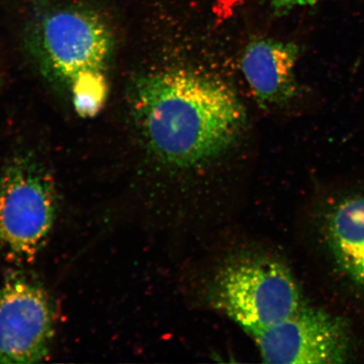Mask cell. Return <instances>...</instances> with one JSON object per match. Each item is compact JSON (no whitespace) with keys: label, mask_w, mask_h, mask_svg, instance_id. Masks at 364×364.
Here are the masks:
<instances>
[{"label":"cell","mask_w":364,"mask_h":364,"mask_svg":"<svg viewBox=\"0 0 364 364\" xmlns=\"http://www.w3.org/2000/svg\"><path fill=\"white\" fill-rule=\"evenodd\" d=\"M130 105L145 147L170 176L215 165L236 146L247 124L243 104L229 85L189 68L139 76Z\"/></svg>","instance_id":"1"},{"label":"cell","mask_w":364,"mask_h":364,"mask_svg":"<svg viewBox=\"0 0 364 364\" xmlns=\"http://www.w3.org/2000/svg\"><path fill=\"white\" fill-rule=\"evenodd\" d=\"M195 279L198 302L230 318L250 336L304 306L288 263L276 250L257 241L240 240L218 250Z\"/></svg>","instance_id":"2"},{"label":"cell","mask_w":364,"mask_h":364,"mask_svg":"<svg viewBox=\"0 0 364 364\" xmlns=\"http://www.w3.org/2000/svg\"><path fill=\"white\" fill-rule=\"evenodd\" d=\"M57 211L55 184L38 159L13 157L0 175V244L16 260L29 261L42 249Z\"/></svg>","instance_id":"3"},{"label":"cell","mask_w":364,"mask_h":364,"mask_svg":"<svg viewBox=\"0 0 364 364\" xmlns=\"http://www.w3.org/2000/svg\"><path fill=\"white\" fill-rule=\"evenodd\" d=\"M112 27L97 11L70 8L46 16L36 34L45 70L70 85L81 73L104 71L114 48Z\"/></svg>","instance_id":"4"},{"label":"cell","mask_w":364,"mask_h":364,"mask_svg":"<svg viewBox=\"0 0 364 364\" xmlns=\"http://www.w3.org/2000/svg\"><path fill=\"white\" fill-rule=\"evenodd\" d=\"M250 338L266 363H343L351 357V338L344 321L306 306Z\"/></svg>","instance_id":"5"},{"label":"cell","mask_w":364,"mask_h":364,"mask_svg":"<svg viewBox=\"0 0 364 364\" xmlns=\"http://www.w3.org/2000/svg\"><path fill=\"white\" fill-rule=\"evenodd\" d=\"M55 314L47 292L26 277L0 289V363L43 361L51 348Z\"/></svg>","instance_id":"6"},{"label":"cell","mask_w":364,"mask_h":364,"mask_svg":"<svg viewBox=\"0 0 364 364\" xmlns=\"http://www.w3.org/2000/svg\"><path fill=\"white\" fill-rule=\"evenodd\" d=\"M299 53L298 45L272 38H259L248 43L241 68L259 106H284L297 95L294 68Z\"/></svg>","instance_id":"7"},{"label":"cell","mask_w":364,"mask_h":364,"mask_svg":"<svg viewBox=\"0 0 364 364\" xmlns=\"http://www.w3.org/2000/svg\"><path fill=\"white\" fill-rule=\"evenodd\" d=\"M327 237L341 268L364 285V197L346 199L335 208Z\"/></svg>","instance_id":"8"},{"label":"cell","mask_w":364,"mask_h":364,"mask_svg":"<svg viewBox=\"0 0 364 364\" xmlns=\"http://www.w3.org/2000/svg\"><path fill=\"white\" fill-rule=\"evenodd\" d=\"M75 111L83 118L98 115L107 102L108 83L104 71L81 73L70 85Z\"/></svg>","instance_id":"9"},{"label":"cell","mask_w":364,"mask_h":364,"mask_svg":"<svg viewBox=\"0 0 364 364\" xmlns=\"http://www.w3.org/2000/svg\"><path fill=\"white\" fill-rule=\"evenodd\" d=\"M268 1L277 14L284 15L295 8L313 6L318 0H268Z\"/></svg>","instance_id":"10"},{"label":"cell","mask_w":364,"mask_h":364,"mask_svg":"<svg viewBox=\"0 0 364 364\" xmlns=\"http://www.w3.org/2000/svg\"><path fill=\"white\" fill-rule=\"evenodd\" d=\"M34 1L38 4H47L50 0H34Z\"/></svg>","instance_id":"11"}]
</instances>
